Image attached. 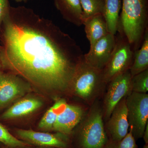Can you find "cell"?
<instances>
[{
	"label": "cell",
	"mask_w": 148,
	"mask_h": 148,
	"mask_svg": "<svg viewBox=\"0 0 148 148\" xmlns=\"http://www.w3.org/2000/svg\"><path fill=\"white\" fill-rule=\"evenodd\" d=\"M4 71L44 92H69L84 54L70 35L24 6H10L0 30Z\"/></svg>",
	"instance_id": "6da1fadb"
},
{
	"label": "cell",
	"mask_w": 148,
	"mask_h": 148,
	"mask_svg": "<svg viewBox=\"0 0 148 148\" xmlns=\"http://www.w3.org/2000/svg\"><path fill=\"white\" fill-rule=\"evenodd\" d=\"M119 27L135 52L140 48L148 29V0H122Z\"/></svg>",
	"instance_id": "7a4b0ae2"
},
{
	"label": "cell",
	"mask_w": 148,
	"mask_h": 148,
	"mask_svg": "<svg viewBox=\"0 0 148 148\" xmlns=\"http://www.w3.org/2000/svg\"><path fill=\"white\" fill-rule=\"evenodd\" d=\"M83 56L77 66L70 91L73 92L79 98L90 103L107 84L104 81L103 71L88 65L84 61Z\"/></svg>",
	"instance_id": "3957f363"
},
{
	"label": "cell",
	"mask_w": 148,
	"mask_h": 148,
	"mask_svg": "<svg viewBox=\"0 0 148 148\" xmlns=\"http://www.w3.org/2000/svg\"><path fill=\"white\" fill-rule=\"evenodd\" d=\"M103 110L93 104L81 121L79 144L81 148H104L108 142L103 121Z\"/></svg>",
	"instance_id": "277c9868"
},
{
	"label": "cell",
	"mask_w": 148,
	"mask_h": 148,
	"mask_svg": "<svg viewBox=\"0 0 148 148\" xmlns=\"http://www.w3.org/2000/svg\"><path fill=\"white\" fill-rule=\"evenodd\" d=\"M114 48L103 69L104 81L108 84L115 77L130 70L134 59V51L124 35L117 32Z\"/></svg>",
	"instance_id": "5b68a950"
},
{
	"label": "cell",
	"mask_w": 148,
	"mask_h": 148,
	"mask_svg": "<svg viewBox=\"0 0 148 148\" xmlns=\"http://www.w3.org/2000/svg\"><path fill=\"white\" fill-rule=\"evenodd\" d=\"M130 129L135 140L143 137L148 123V94L132 91L126 98Z\"/></svg>",
	"instance_id": "8992f818"
},
{
	"label": "cell",
	"mask_w": 148,
	"mask_h": 148,
	"mask_svg": "<svg viewBox=\"0 0 148 148\" xmlns=\"http://www.w3.org/2000/svg\"><path fill=\"white\" fill-rule=\"evenodd\" d=\"M130 70L115 77L109 83L103 110L104 119L108 120L118 103L132 92Z\"/></svg>",
	"instance_id": "52a82bcc"
},
{
	"label": "cell",
	"mask_w": 148,
	"mask_h": 148,
	"mask_svg": "<svg viewBox=\"0 0 148 148\" xmlns=\"http://www.w3.org/2000/svg\"><path fill=\"white\" fill-rule=\"evenodd\" d=\"M29 83L16 74L3 71L0 74V110L31 90Z\"/></svg>",
	"instance_id": "ba28073f"
},
{
	"label": "cell",
	"mask_w": 148,
	"mask_h": 148,
	"mask_svg": "<svg viewBox=\"0 0 148 148\" xmlns=\"http://www.w3.org/2000/svg\"><path fill=\"white\" fill-rule=\"evenodd\" d=\"M115 35L109 33L90 47L84 59L93 68L103 71L108 62L116 45Z\"/></svg>",
	"instance_id": "9c48e42d"
},
{
	"label": "cell",
	"mask_w": 148,
	"mask_h": 148,
	"mask_svg": "<svg viewBox=\"0 0 148 148\" xmlns=\"http://www.w3.org/2000/svg\"><path fill=\"white\" fill-rule=\"evenodd\" d=\"M16 135L22 141L42 147L66 148V138L64 134L54 135L28 130L18 129Z\"/></svg>",
	"instance_id": "30bf717a"
},
{
	"label": "cell",
	"mask_w": 148,
	"mask_h": 148,
	"mask_svg": "<svg viewBox=\"0 0 148 148\" xmlns=\"http://www.w3.org/2000/svg\"><path fill=\"white\" fill-rule=\"evenodd\" d=\"M126 98H123L116 106L108 120L107 129L111 140L118 141L128 133L129 123L127 117Z\"/></svg>",
	"instance_id": "8fae6325"
},
{
	"label": "cell",
	"mask_w": 148,
	"mask_h": 148,
	"mask_svg": "<svg viewBox=\"0 0 148 148\" xmlns=\"http://www.w3.org/2000/svg\"><path fill=\"white\" fill-rule=\"evenodd\" d=\"M84 114V109L81 106L67 103L58 115L53 130L65 135L70 134L79 124Z\"/></svg>",
	"instance_id": "7c38bea8"
},
{
	"label": "cell",
	"mask_w": 148,
	"mask_h": 148,
	"mask_svg": "<svg viewBox=\"0 0 148 148\" xmlns=\"http://www.w3.org/2000/svg\"><path fill=\"white\" fill-rule=\"evenodd\" d=\"M42 105V101L35 97L22 98L3 113L1 119L8 120L26 116L38 110Z\"/></svg>",
	"instance_id": "4fadbf2b"
},
{
	"label": "cell",
	"mask_w": 148,
	"mask_h": 148,
	"mask_svg": "<svg viewBox=\"0 0 148 148\" xmlns=\"http://www.w3.org/2000/svg\"><path fill=\"white\" fill-rule=\"evenodd\" d=\"M53 2L64 19L77 27L83 25L82 10L79 0H53Z\"/></svg>",
	"instance_id": "5bb4252c"
},
{
	"label": "cell",
	"mask_w": 148,
	"mask_h": 148,
	"mask_svg": "<svg viewBox=\"0 0 148 148\" xmlns=\"http://www.w3.org/2000/svg\"><path fill=\"white\" fill-rule=\"evenodd\" d=\"M85 32L90 47L109 34L106 20L102 14H98L84 21Z\"/></svg>",
	"instance_id": "9a60e30c"
},
{
	"label": "cell",
	"mask_w": 148,
	"mask_h": 148,
	"mask_svg": "<svg viewBox=\"0 0 148 148\" xmlns=\"http://www.w3.org/2000/svg\"><path fill=\"white\" fill-rule=\"evenodd\" d=\"M122 0H104L103 15L110 34L115 35L119 27Z\"/></svg>",
	"instance_id": "2e32d148"
},
{
	"label": "cell",
	"mask_w": 148,
	"mask_h": 148,
	"mask_svg": "<svg viewBox=\"0 0 148 148\" xmlns=\"http://www.w3.org/2000/svg\"><path fill=\"white\" fill-rule=\"evenodd\" d=\"M148 69V29L140 48L134 52V59L130 69L131 77Z\"/></svg>",
	"instance_id": "e0dca14e"
},
{
	"label": "cell",
	"mask_w": 148,
	"mask_h": 148,
	"mask_svg": "<svg viewBox=\"0 0 148 148\" xmlns=\"http://www.w3.org/2000/svg\"><path fill=\"white\" fill-rule=\"evenodd\" d=\"M67 103L64 99H58L56 101L40 121L39 128L44 130H53L58 115L64 110Z\"/></svg>",
	"instance_id": "ac0fdd59"
},
{
	"label": "cell",
	"mask_w": 148,
	"mask_h": 148,
	"mask_svg": "<svg viewBox=\"0 0 148 148\" xmlns=\"http://www.w3.org/2000/svg\"><path fill=\"white\" fill-rule=\"evenodd\" d=\"M82 10V20L103 14L104 0H79Z\"/></svg>",
	"instance_id": "d6986e66"
},
{
	"label": "cell",
	"mask_w": 148,
	"mask_h": 148,
	"mask_svg": "<svg viewBox=\"0 0 148 148\" xmlns=\"http://www.w3.org/2000/svg\"><path fill=\"white\" fill-rule=\"evenodd\" d=\"M0 142L8 147L24 148L28 144L12 135L6 128L0 123Z\"/></svg>",
	"instance_id": "ffe728a7"
},
{
	"label": "cell",
	"mask_w": 148,
	"mask_h": 148,
	"mask_svg": "<svg viewBox=\"0 0 148 148\" xmlns=\"http://www.w3.org/2000/svg\"><path fill=\"white\" fill-rule=\"evenodd\" d=\"M131 87L133 92L147 93L148 90V69L132 77Z\"/></svg>",
	"instance_id": "44dd1931"
},
{
	"label": "cell",
	"mask_w": 148,
	"mask_h": 148,
	"mask_svg": "<svg viewBox=\"0 0 148 148\" xmlns=\"http://www.w3.org/2000/svg\"><path fill=\"white\" fill-rule=\"evenodd\" d=\"M136 140H135L132 131L130 129L129 132L121 140L118 141L111 140L108 142L104 148H137Z\"/></svg>",
	"instance_id": "7402d4cb"
},
{
	"label": "cell",
	"mask_w": 148,
	"mask_h": 148,
	"mask_svg": "<svg viewBox=\"0 0 148 148\" xmlns=\"http://www.w3.org/2000/svg\"><path fill=\"white\" fill-rule=\"evenodd\" d=\"M9 0H0V30L10 5Z\"/></svg>",
	"instance_id": "603a6c76"
},
{
	"label": "cell",
	"mask_w": 148,
	"mask_h": 148,
	"mask_svg": "<svg viewBox=\"0 0 148 148\" xmlns=\"http://www.w3.org/2000/svg\"><path fill=\"white\" fill-rule=\"evenodd\" d=\"M143 138L144 139V141L146 145L148 144V123H147V125L144 130L143 133Z\"/></svg>",
	"instance_id": "cb8c5ba5"
},
{
	"label": "cell",
	"mask_w": 148,
	"mask_h": 148,
	"mask_svg": "<svg viewBox=\"0 0 148 148\" xmlns=\"http://www.w3.org/2000/svg\"><path fill=\"white\" fill-rule=\"evenodd\" d=\"M3 69L2 64L1 62V45H0V74L3 72Z\"/></svg>",
	"instance_id": "d4e9b609"
},
{
	"label": "cell",
	"mask_w": 148,
	"mask_h": 148,
	"mask_svg": "<svg viewBox=\"0 0 148 148\" xmlns=\"http://www.w3.org/2000/svg\"><path fill=\"white\" fill-rule=\"evenodd\" d=\"M13 1L17 2H21L27 1H29V0H13Z\"/></svg>",
	"instance_id": "484cf974"
},
{
	"label": "cell",
	"mask_w": 148,
	"mask_h": 148,
	"mask_svg": "<svg viewBox=\"0 0 148 148\" xmlns=\"http://www.w3.org/2000/svg\"><path fill=\"white\" fill-rule=\"evenodd\" d=\"M143 148H148V145H145L144 146Z\"/></svg>",
	"instance_id": "4316f807"
},
{
	"label": "cell",
	"mask_w": 148,
	"mask_h": 148,
	"mask_svg": "<svg viewBox=\"0 0 148 148\" xmlns=\"http://www.w3.org/2000/svg\"><path fill=\"white\" fill-rule=\"evenodd\" d=\"M51 148V147H41L40 148Z\"/></svg>",
	"instance_id": "83f0119b"
},
{
	"label": "cell",
	"mask_w": 148,
	"mask_h": 148,
	"mask_svg": "<svg viewBox=\"0 0 148 148\" xmlns=\"http://www.w3.org/2000/svg\"><path fill=\"white\" fill-rule=\"evenodd\" d=\"M3 148H8L5 147H3Z\"/></svg>",
	"instance_id": "f1b7e54d"
}]
</instances>
